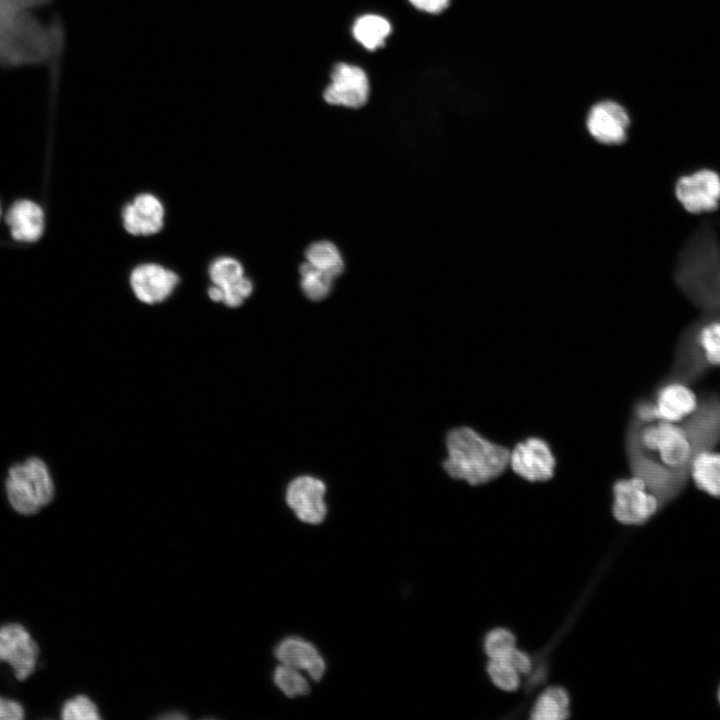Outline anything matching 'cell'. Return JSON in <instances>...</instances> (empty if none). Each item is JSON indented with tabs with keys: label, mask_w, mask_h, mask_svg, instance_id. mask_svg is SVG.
Segmentation results:
<instances>
[{
	"label": "cell",
	"mask_w": 720,
	"mask_h": 720,
	"mask_svg": "<svg viewBox=\"0 0 720 720\" xmlns=\"http://www.w3.org/2000/svg\"><path fill=\"white\" fill-rule=\"evenodd\" d=\"M626 448L633 474L646 482L660 504L679 492L680 470L688 468L696 454L688 430L660 419L653 422L633 419Z\"/></svg>",
	"instance_id": "cell-1"
},
{
	"label": "cell",
	"mask_w": 720,
	"mask_h": 720,
	"mask_svg": "<svg viewBox=\"0 0 720 720\" xmlns=\"http://www.w3.org/2000/svg\"><path fill=\"white\" fill-rule=\"evenodd\" d=\"M446 473L472 486L498 478L509 466L510 451L468 426L451 429L446 436Z\"/></svg>",
	"instance_id": "cell-2"
},
{
	"label": "cell",
	"mask_w": 720,
	"mask_h": 720,
	"mask_svg": "<svg viewBox=\"0 0 720 720\" xmlns=\"http://www.w3.org/2000/svg\"><path fill=\"white\" fill-rule=\"evenodd\" d=\"M612 493V513L618 522L625 525L643 524L661 505L646 482L635 474L616 480Z\"/></svg>",
	"instance_id": "cell-3"
},
{
	"label": "cell",
	"mask_w": 720,
	"mask_h": 720,
	"mask_svg": "<svg viewBox=\"0 0 720 720\" xmlns=\"http://www.w3.org/2000/svg\"><path fill=\"white\" fill-rule=\"evenodd\" d=\"M509 465L529 482H545L553 478L556 458L549 443L537 436L519 441L510 451Z\"/></svg>",
	"instance_id": "cell-4"
},
{
	"label": "cell",
	"mask_w": 720,
	"mask_h": 720,
	"mask_svg": "<svg viewBox=\"0 0 720 720\" xmlns=\"http://www.w3.org/2000/svg\"><path fill=\"white\" fill-rule=\"evenodd\" d=\"M368 97L369 81L362 68L343 62L334 65L331 83L323 92L328 104L360 108L366 104Z\"/></svg>",
	"instance_id": "cell-5"
},
{
	"label": "cell",
	"mask_w": 720,
	"mask_h": 720,
	"mask_svg": "<svg viewBox=\"0 0 720 720\" xmlns=\"http://www.w3.org/2000/svg\"><path fill=\"white\" fill-rule=\"evenodd\" d=\"M39 648L29 632L18 623L0 627V661L7 662L18 680H25L35 669Z\"/></svg>",
	"instance_id": "cell-6"
},
{
	"label": "cell",
	"mask_w": 720,
	"mask_h": 720,
	"mask_svg": "<svg viewBox=\"0 0 720 720\" xmlns=\"http://www.w3.org/2000/svg\"><path fill=\"white\" fill-rule=\"evenodd\" d=\"M675 193L688 212H711L720 202V176L709 169L683 176L676 183Z\"/></svg>",
	"instance_id": "cell-7"
},
{
	"label": "cell",
	"mask_w": 720,
	"mask_h": 720,
	"mask_svg": "<svg viewBox=\"0 0 720 720\" xmlns=\"http://www.w3.org/2000/svg\"><path fill=\"white\" fill-rule=\"evenodd\" d=\"M325 492L326 486L321 480L312 476H300L288 485L286 501L299 520L319 524L327 514Z\"/></svg>",
	"instance_id": "cell-8"
},
{
	"label": "cell",
	"mask_w": 720,
	"mask_h": 720,
	"mask_svg": "<svg viewBox=\"0 0 720 720\" xmlns=\"http://www.w3.org/2000/svg\"><path fill=\"white\" fill-rule=\"evenodd\" d=\"M630 118L618 103L604 101L594 105L586 120L590 135L599 143L618 145L625 142Z\"/></svg>",
	"instance_id": "cell-9"
},
{
	"label": "cell",
	"mask_w": 720,
	"mask_h": 720,
	"mask_svg": "<svg viewBox=\"0 0 720 720\" xmlns=\"http://www.w3.org/2000/svg\"><path fill=\"white\" fill-rule=\"evenodd\" d=\"M178 276L158 264H141L133 269L130 284L135 296L143 303L164 301L173 292Z\"/></svg>",
	"instance_id": "cell-10"
},
{
	"label": "cell",
	"mask_w": 720,
	"mask_h": 720,
	"mask_svg": "<svg viewBox=\"0 0 720 720\" xmlns=\"http://www.w3.org/2000/svg\"><path fill=\"white\" fill-rule=\"evenodd\" d=\"M213 284L223 293L222 302L229 307L240 306L252 291L253 284L244 276L242 264L231 257L216 259L209 268Z\"/></svg>",
	"instance_id": "cell-11"
},
{
	"label": "cell",
	"mask_w": 720,
	"mask_h": 720,
	"mask_svg": "<svg viewBox=\"0 0 720 720\" xmlns=\"http://www.w3.org/2000/svg\"><path fill=\"white\" fill-rule=\"evenodd\" d=\"M123 225L132 235H152L163 227L164 208L152 194H140L123 209Z\"/></svg>",
	"instance_id": "cell-12"
},
{
	"label": "cell",
	"mask_w": 720,
	"mask_h": 720,
	"mask_svg": "<svg viewBox=\"0 0 720 720\" xmlns=\"http://www.w3.org/2000/svg\"><path fill=\"white\" fill-rule=\"evenodd\" d=\"M274 652L280 664L306 671L314 681L321 680L325 673L324 659L310 642L303 639L286 638L276 646Z\"/></svg>",
	"instance_id": "cell-13"
},
{
	"label": "cell",
	"mask_w": 720,
	"mask_h": 720,
	"mask_svg": "<svg viewBox=\"0 0 720 720\" xmlns=\"http://www.w3.org/2000/svg\"><path fill=\"white\" fill-rule=\"evenodd\" d=\"M660 420L677 423L698 408L695 393L685 384L673 382L663 385L653 401Z\"/></svg>",
	"instance_id": "cell-14"
},
{
	"label": "cell",
	"mask_w": 720,
	"mask_h": 720,
	"mask_svg": "<svg viewBox=\"0 0 720 720\" xmlns=\"http://www.w3.org/2000/svg\"><path fill=\"white\" fill-rule=\"evenodd\" d=\"M5 487L8 500L16 512L32 515L43 507L26 463L15 464L9 469Z\"/></svg>",
	"instance_id": "cell-15"
},
{
	"label": "cell",
	"mask_w": 720,
	"mask_h": 720,
	"mask_svg": "<svg viewBox=\"0 0 720 720\" xmlns=\"http://www.w3.org/2000/svg\"><path fill=\"white\" fill-rule=\"evenodd\" d=\"M6 223L15 240L34 242L44 231V213L37 203L31 200H19L9 208Z\"/></svg>",
	"instance_id": "cell-16"
},
{
	"label": "cell",
	"mask_w": 720,
	"mask_h": 720,
	"mask_svg": "<svg viewBox=\"0 0 720 720\" xmlns=\"http://www.w3.org/2000/svg\"><path fill=\"white\" fill-rule=\"evenodd\" d=\"M690 472L696 486L711 496L720 497V453L698 451L691 460Z\"/></svg>",
	"instance_id": "cell-17"
},
{
	"label": "cell",
	"mask_w": 720,
	"mask_h": 720,
	"mask_svg": "<svg viewBox=\"0 0 720 720\" xmlns=\"http://www.w3.org/2000/svg\"><path fill=\"white\" fill-rule=\"evenodd\" d=\"M391 31L390 22L384 17L375 14L358 17L352 28L354 38L369 51L383 47L385 39L390 35Z\"/></svg>",
	"instance_id": "cell-18"
},
{
	"label": "cell",
	"mask_w": 720,
	"mask_h": 720,
	"mask_svg": "<svg viewBox=\"0 0 720 720\" xmlns=\"http://www.w3.org/2000/svg\"><path fill=\"white\" fill-rule=\"evenodd\" d=\"M306 262L326 273L333 279L344 270V260L337 246L328 241L320 240L310 244L305 251Z\"/></svg>",
	"instance_id": "cell-19"
},
{
	"label": "cell",
	"mask_w": 720,
	"mask_h": 720,
	"mask_svg": "<svg viewBox=\"0 0 720 720\" xmlns=\"http://www.w3.org/2000/svg\"><path fill=\"white\" fill-rule=\"evenodd\" d=\"M569 716V696L562 687L546 689L536 700L531 711L535 720H560Z\"/></svg>",
	"instance_id": "cell-20"
},
{
	"label": "cell",
	"mask_w": 720,
	"mask_h": 720,
	"mask_svg": "<svg viewBox=\"0 0 720 720\" xmlns=\"http://www.w3.org/2000/svg\"><path fill=\"white\" fill-rule=\"evenodd\" d=\"M300 286L304 295L312 301L325 299L331 292L334 279L308 262L299 267Z\"/></svg>",
	"instance_id": "cell-21"
},
{
	"label": "cell",
	"mask_w": 720,
	"mask_h": 720,
	"mask_svg": "<svg viewBox=\"0 0 720 720\" xmlns=\"http://www.w3.org/2000/svg\"><path fill=\"white\" fill-rule=\"evenodd\" d=\"M276 686L287 696H304L310 692V685L299 670L280 664L273 674Z\"/></svg>",
	"instance_id": "cell-22"
},
{
	"label": "cell",
	"mask_w": 720,
	"mask_h": 720,
	"mask_svg": "<svg viewBox=\"0 0 720 720\" xmlns=\"http://www.w3.org/2000/svg\"><path fill=\"white\" fill-rule=\"evenodd\" d=\"M487 672L492 682L504 691H515L520 684V674L505 659H489Z\"/></svg>",
	"instance_id": "cell-23"
},
{
	"label": "cell",
	"mask_w": 720,
	"mask_h": 720,
	"mask_svg": "<svg viewBox=\"0 0 720 720\" xmlns=\"http://www.w3.org/2000/svg\"><path fill=\"white\" fill-rule=\"evenodd\" d=\"M25 463L38 490L42 504L46 506L54 497V484L49 470L44 461L38 457H31Z\"/></svg>",
	"instance_id": "cell-24"
},
{
	"label": "cell",
	"mask_w": 720,
	"mask_h": 720,
	"mask_svg": "<svg viewBox=\"0 0 720 720\" xmlns=\"http://www.w3.org/2000/svg\"><path fill=\"white\" fill-rule=\"evenodd\" d=\"M515 647L516 638L506 628H495L484 639V650L489 659L502 658Z\"/></svg>",
	"instance_id": "cell-25"
},
{
	"label": "cell",
	"mask_w": 720,
	"mask_h": 720,
	"mask_svg": "<svg viewBox=\"0 0 720 720\" xmlns=\"http://www.w3.org/2000/svg\"><path fill=\"white\" fill-rule=\"evenodd\" d=\"M698 342L705 360L714 366H720V322L714 321L703 326Z\"/></svg>",
	"instance_id": "cell-26"
},
{
	"label": "cell",
	"mask_w": 720,
	"mask_h": 720,
	"mask_svg": "<svg viewBox=\"0 0 720 720\" xmlns=\"http://www.w3.org/2000/svg\"><path fill=\"white\" fill-rule=\"evenodd\" d=\"M61 717L65 720H98L96 704L87 696L78 695L63 705Z\"/></svg>",
	"instance_id": "cell-27"
},
{
	"label": "cell",
	"mask_w": 720,
	"mask_h": 720,
	"mask_svg": "<svg viewBox=\"0 0 720 720\" xmlns=\"http://www.w3.org/2000/svg\"><path fill=\"white\" fill-rule=\"evenodd\" d=\"M501 659L509 662L520 675L528 674L532 669V661L529 655L515 647Z\"/></svg>",
	"instance_id": "cell-28"
},
{
	"label": "cell",
	"mask_w": 720,
	"mask_h": 720,
	"mask_svg": "<svg viewBox=\"0 0 720 720\" xmlns=\"http://www.w3.org/2000/svg\"><path fill=\"white\" fill-rule=\"evenodd\" d=\"M23 717L24 709L18 702L0 696V720H20Z\"/></svg>",
	"instance_id": "cell-29"
},
{
	"label": "cell",
	"mask_w": 720,
	"mask_h": 720,
	"mask_svg": "<svg viewBox=\"0 0 720 720\" xmlns=\"http://www.w3.org/2000/svg\"><path fill=\"white\" fill-rule=\"evenodd\" d=\"M634 419L640 422H653L659 420V416L652 401H640L634 408Z\"/></svg>",
	"instance_id": "cell-30"
},
{
	"label": "cell",
	"mask_w": 720,
	"mask_h": 720,
	"mask_svg": "<svg viewBox=\"0 0 720 720\" xmlns=\"http://www.w3.org/2000/svg\"><path fill=\"white\" fill-rule=\"evenodd\" d=\"M409 2L415 8L430 14H439L449 5V0H409Z\"/></svg>",
	"instance_id": "cell-31"
},
{
	"label": "cell",
	"mask_w": 720,
	"mask_h": 720,
	"mask_svg": "<svg viewBox=\"0 0 720 720\" xmlns=\"http://www.w3.org/2000/svg\"><path fill=\"white\" fill-rule=\"evenodd\" d=\"M162 719H186L187 717L179 711H171L161 716Z\"/></svg>",
	"instance_id": "cell-32"
},
{
	"label": "cell",
	"mask_w": 720,
	"mask_h": 720,
	"mask_svg": "<svg viewBox=\"0 0 720 720\" xmlns=\"http://www.w3.org/2000/svg\"><path fill=\"white\" fill-rule=\"evenodd\" d=\"M718 699H719V702H720V688H719V692H718Z\"/></svg>",
	"instance_id": "cell-33"
}]
</instances>
